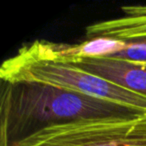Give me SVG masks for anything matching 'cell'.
<instances>
[{"mask_svg": "<svg viewBox=\"0 0 146 146\" xmlns=\"http://www.w3.org/2000/svg\"><path fill=\"white\" fill-rule=\"evenodd\" d=\"M0 146H17L48 128L84 121L134 119L139 109L29 81L0 80Z\"/></svg>", "mask_w": 146, "mask_h": 146, "instance_id": "6da1fadb", "label": "cell"}, {"mask_svg": "<svg viewBox=\"0 0 146 146\" xmlns=\"http://www.w3.org/2000/svg\"><path fill=\"white\" fill-rule=\"evenodd\" d=\"M0 80L40 82L146 112V96L129 91L71 63L47 56L32 43L23 45L16 54L3 62Z\"/></svg>", "mask_w": 146, "mask_h": 146, "instance_id": "7a4b0ae2", "label": "cell"}, {"mask_svg": "<svg viewBox=\"0 0 146 146\" xmlns=\"http://www.w3.org/2000/svg\"><path fill=\"white\" fill-rule=\"evenodd\" d=\"M17 146H146V114L48 128Z\"/></svg>", "mask_w": 146, "mask_h": 146, "instance_id": "3957f363", "label": "cell"}, {"mask_svg": "<svg viewBox=\"0 0 146 146\" xmlns=\"http://www.w3.org/2000/svg\"><path fill=\"white\" fill-rule=\"evenodd\" d=\"M62 61L71 63L82 70L108 80L129 91L146 96V62L126 60L111 55L81 57Z\"/></svg>", "mask_w": 146, "mask_h": 146, "instance_id": "277c9868", "label": "cell"}, {"mask_svg": "<svg viewBox=\"0 0 146 146\" xmlns=\"http://www.w3.org/2000/svg\"><path fill=\"white\" fill-rule=\"evenodd\" d=\"M121 16L110 22L113 38L129 43L146 42V5L122 6Z\"/></svg>", "mask_w": 146, "mask_h": 146, "instance_id": "5b68a950", "label": "cell"}, {"mask_svg": "<svg viewBox=\"0 0 146 146\" xmlns=\"http://www.w3.org/2000/svg\"><path fill=\"white\" fill-rule=\"evenodd\" d=\"M111 56L136 62H146V42L128 43V46L124 50Z\"/></svg>", "mask_w": 146, "mask_h": 146, "instance_id": "8992f818", "label": "cell"}]
</instances>
